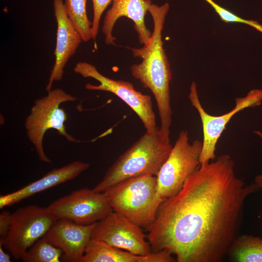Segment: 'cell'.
Returning <instances> with one entry per match:
<instances>
[{
  "label": "cell",
  "mask_w": 262,
  "mask_h": 262,
  "mask_svg": "<svg viewBox=\"0 0 262 262\" xmlns=\"http://www.w3.org/2000/svg\"><path fill=\"white\" fill-rule=\"evenodd\" d=\"M3 246H4L3 243L0 241V262H11L10 256L3 250Z\"/></svg>",
  "instance_id": "cb8c5ba5"
},
{
  "label": "cell",
  "mask_w": 262,
  "mask_h": 262,
  "mask_svg": "<svg viewBox=\"0 0 262 262\" xmlns=\"http://www.w3.org/2000/svg\"><path fill=\"white\" fill-rule=\"evenodd\" d=\"M95 224L82 225L58 218L42 238L63 251L64 260L80 262Z\"/></svg>",
  "instance_id": "7c38bea8"
},
{
  "label": "cell",
  "mask_w": 262,
  "mask_h": 262,
  "mask_svg": "<svg viewBox=\"0 0 262 262\" xmlns=\"http://www.w3.org/2000/svg\"><path fill=\"white\" fill-rule=\"evenodd\" d=\"M103 193L113 211L146 229L154 223L163 200L157 192L156 177L150 175L123 180Z\"/></svg>",
  "instance_id": "277c9868"
},
{
  "label": "cell",
  "mask_w": 262,
  "mask_h": 262,
  "mask_svg": "<svg viewBox=\"0 0 262 262\" xmlns=\"http://www.w3.org/2000/svg\"><path fill=\"white\" fill-rule=\"evenodd\" d=\"M89 166V163L76 161L60 168H53L36 181L12 193L1 195L0 208L11 206L35 194L72 180Z\"/></svg>",
  "instance_id": "9a60e30c"
},
{
  "label": "cell",
  "mask_w": 262,
  "mask_h": 262,
  "mask_svg": "<svg viewBox=\"0 0 262 262\" xmlns=\"http://www.w3.org/2000/svg\"><path fill=\"white\" fill-rule=\"evenodd\" d=\"M58 219L48 207L31 205L18 208L12 213L3 246L15 259L20 260Z\"/></svg>",
  "instance_id": "52a82bcc"
},
{
  "label": "cell",
  "mask_w": 262,
  "mask_h": 262,
  "mask_svg": "<svg viewBox=\"0 0 262 262\" xmlns=\"http://www.w3.org/2000/svg\"><path fill=\"white\" fill-rule=\"evenodd\" d=\"M12 216V213L7 211L0 214V238H5L7 236L11 224Z\"/></svg>",
  "instance_id": "7402d4cb"
},
{
  "label": "cell",
  "mask_w": 262,
  "mask_h": 262,
  "mask_svg": "<svg viewBox=\"0 0 262 262\" xmlns=\"http://www.w3.org/2000/svg\"><path fill=\"white\" fill-rule=\"evenodd\" d=\"M53 4L57 26L55 60L46 86L47 91L52 89L54 81L62 79L67 62L82 41L67 14L63 0H53Z\"/></svg>",
  "instance_id": "4fadbf2b"
},
{
  "label": "cell",
  "mask_w": 262,
  "mask_h": 262,
  "mask_svg": "<svg viewBox=\"0 0 262 262\" xmlns=\"http://www.w3.org/2000/svg\"><path fill=\"white\" fill-rule=\"evenodd\" d=\"M151 3V0H113L112 5L105 15L102 27L106 44H115V38L112 34L113 28L116 21L124 16L133 22L140 43L144 45L147 44L152 33L147 28L144 18Z\"/></svg>",
  "instance_id": "5bb4252c"
},
{
  "label": "cell",
  "mask_w": 262,
  "mask_h": 262,
  "mask_svg": "<svg viewBox=\"0 0 262 262\" xmlns=\"http://www.w3.org/2000/svg\"><path fill=\"white\" fill-rule=\"evenodd\" d=\"M63 253L60 248L42 238L25 252L20 260L25 262H59Z\"/></svg>",
  "instance_id": "d6986e66"
},
{
  "label": "cell",
  "mask_w": 262,
  "mask_h": 262,
  "mask_svg": "<svg viewBox=\"0 0 262 262\" xmlns=\"http://www.w3.org/2000/svg\"><path fill=\"white\" fill-rule=\"evenodd\" d=\"M93 7V19L92 22V39L95 40L99 29L101 16L113 0H91Z\"/></svg>",
  "instance_id": "44dd1931"
},
{
  "label": "cell",
  "mask_w": 262,
  "mask_h": 262,
  "mask_svg": "<svg viewBox=\"0 0 262 262\" xmlns=\"http://www.w3.org/2000/svg\"><path fill=\"white\" fill-rule=\"evenodd\" d=\"M227 255L236 262H262V239L249 235L237 237L230 245Z\"/></svg>",
  "instance_id": "e0dca14e"
},
{
  "label": "cell",
  "mask_w": 262,
  "mask_h": 262,
  "mask_svg": "<svg viewBox=\"0 0 262 262\" xmlns=\"http://www.w3.org/2000/svg\"><path fill=\"white\" fill-rule=\"evenodd\" d=\"M202 142H189L188 132L182 130L166 161L156 175L157 190L164 200L178 194L200 165Z\"/></svg>",
  "instance_id": "8992f818"
},
{
  "label": "cell",
  "mask_w": 262,
  "mask_h": 262,
  "mask_svg": "<svg viewBox=\"0 0 262 262\" xmlns=\"http://www.w3.org/2000/svg\"><path fill=\"white\" fill-rule=\"evenodd\" d=\"M188 98L191 104L199 114L202 126V149L200 157L201 164L215 160L218 141L232 117L245 109L261 104L262 90L253 89L246 96L237 98L235 100V106L231 111L217 116L209 114L203 108L199 99L196 84L194 82L191 85Z\"/></svg>",
  "instance_id": "9c48e42d"
},
{
  "label": "cell",
  "mask_w": 262,
  "mask_h": 262,
  "mask_svg": "<svg viewBox=\"0 0 262 262\" xmlns=\"http://www.w3.org/2000/svg\"><path fill=\"white\" fill-rule=\"evenodd\" d=\"M73 70L84 78H92L99 82L97 85L87 83L86 89L111 92L122 100L136 114L146 131H152L158 128L149 95L137 91L129 82L114 80L102 75L96 66L87 62L78 63Z\"/></svg>",
  "instance_id": "ba28073f"
},
{
  "label": "cell",
  "mask_w": 262,
  "mask_h": 262,
  "mask_svg": "<svg viewBox=\"0 0 262 262\" xmlns=\"http://www.w3.org/2000/svg\"><path fill=\"white\" fill-rule=\"evenodd\" d=\"M47 92L46 96L35 100L26 119L25 128L39 160L49 164L52 161L46 155L43 146L44 136L48 130H56L69 141H79L67 132L65 123L67 115L65 109L60 107L63 102L75 101L76 98L59 88Z\"/></svg>",
  "instance_id": "5b68a950"
},
{
  "label": "cell",
  "mask_w": 262,
  "mask_h": 262,
  "mask_svg": "<svg viewBox=\"0 0 262 262\" xmlns=\"http://www.w3.org/2000/svg\"><path fill=\"white\" fill-rule=\"evenodd\" d=\"M224 154L200 165L176 195L164 199L147 229L154 252L163 249L178 262H219L237 237L244 201L260 188L246 185Z\"/></svg>",
  "instance_id": "6da1fadb"
},
{
  "label": "cell",
  "mask_w": 262,
  "mask_h": 262,
  "mask_svg": "<svg viewBox=\"0 0 262 262\" xmlns=\"http://www.w3.org/2000/svg\"><path fill=\"white\" fill-rule=\"evenodd\" d=\"M87 0H66L67 14L83 41L92 39V22L88 19L86 5Z\"/></svg>",
  "instance_id": "ac0fdd59"
},
{
  "label": "cell",
  "mask_w": 262,
  "mask_h": 262,
  "mask_svg": "<svg viewBox=\"0 0 262 262\" xmlns=\"http://www.w3.org/2000/svg\"><path fill=\"white\" fill-rule=\"evenodd\" d=\"M47 207L58 218L82 225L95 223L113 211L103 192L88 188L73 191Z\"/></svg>",
  "instance_id": "30bf717a"
},
{
  "label": "cell",
  "mask_w": 262,
  "mask_h": 262,
  "mask_svg": "<svg viewBox=\"0 0 262 262\" xmlns=\"http://www.w3.org/2000/svg\"><path fill=\"white\" fill-rule=\"evenodd\" d=\"M207 2L211 5L214 9L215 11L219 16L221 19L226 23L228 22H239L247 24L262 33V25L259 24L256 21L252 20H247L243 19L228 10L222 7L215 3L213 0H205Z\"/></svg>",
  "instance_id": "ffe728a7"
},
{
  "label": "cell",
  "mask_w": 262,
  "mask_h": 262,
  "mask_svg": "<svg viewBox=\"0 0 262 262\" xmlns=\"http://www.w3.org/2000/svg\"><path fill=\"white\" fill-rule=\"evenodd\" d=\"M172 147L170 134L159 127L152 131H146L118 157L93 189L102 193L131 178L146 175L156 176Z\"/></svg>",
  "instance_id": "3957f363"
},
{
  "label": "cell",
  "mask_w": 262,
  "mask_h": 262,
  "mask_svg": "<svg viewBox=\"0 0 262 262\" xmlns=\"http://www.w3.org/2000/svg\"><path fill=\"white\" fill-rule=\"evenodd\" d=\"M163 249L147 255H139L91 239L80 262H174L176 259Z\"/></svg>",
  "instance_id": "2e32d148"
},
{
  "label": "cell",
  "mask_w": 262,
  "mask_h": 262,
  "mask_svg": "<svg viewBox=\"0 0 262 262\" xmlns=\"http://www.w3.org/2000/svg\"><path fill=\"white\" fill-rule=\"evenodd\" d=\"M91 238L139 255L152 252L141 227L115 211L96 223Z\"/></svg>",
  "instance_id": "8fae6325"
},
{
  "label": "cell",
  "mask_w": 262,
  "mask_h": 262,
  "mask_svg": "<svg viewBox=\"0 0 262 262\" xmlns=\"http://www.w3.org/2000/svg\"><path fill=\"white\" fill-rule=\"evenodd\" d=\"M169 9L167 2L160 6L152 3L149 5L148 12L154 23L150 39L142 48L130 49L134 57L142 59L140 63L131 66V74L153 94L160 120V130L170 134L172 115L170 92L172 73L162 38Z\"/></svg>",
  "instance_id": "7a4b0ae2"
},
{
  "label": "cell",
  "mask_w": 262,
  "mask_h": 262,
  "mask_svg": "<svg viewBox=\"0 0 262 262\" xmlns=\"http://www.w3.org/2000/svg\"><path fill=\"white\" fill-rule=\"evenodd\" d=\"M253 133L259 136L262 140V132L260 131H254ZM254 183L259 188H262V174L257 176L254 180Z\"/></svg>",
  "instance_id": "603a6c76"
}]
</instances>
